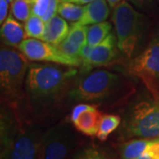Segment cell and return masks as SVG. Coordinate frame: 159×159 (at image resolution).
I'll return each instance as SVG.
<instances>
[{
    "instance_id": "cell-1",
    "label": "cell",
    "mask_w": 159,
    "mask_h": 159,
    "mask_svg": "<svg viewBox=\"0 0 159 159\" xmlns=\"http://www.w3.org/2000/svg\"><path fill=\"white\" fill-rule=\"evenodd\" d=\"M43 134L25 122L11 106L2 107L0 159H37Z\"/></svg>"
},
{
    "instance_id": "cell-2",
    "label": "cell",
    "mask_w": 159,
    "mask_h": 159,
    "mask_svg": "<svg viewBox=\"0 0 159 159\" xmlns=\"http://www.w3.org/2000/svg\"><path fill=\"white\" fill-rule=\"evenodd\" d=\"M77 74L72 66L51 64H29L25 91L32 104L45 107L59 98L66 90L70 80Z\"/></svg>"
},
{
    "instance_id": "cell-3",
    "label": "cell",
    "mask_w": 159,
    "mask_h": 159,
    "mask_svg": "<svg viewBox=\"0 0 159 159\" xmlns=\"http://www.w3.org/2000/svg\"><path fill=\"white\" fill-rule=\"evenodd\" d=\"M15 48L2 44L0 50V89L2 100L16 105L23 96L29 64Z\"/></svg>"
},
{
    "instance_id": "cell-4",
    "label": "cell",
    "mask_w": 159,
    "mask_h": 159,
    "mask_svg": "<svg viewBox=\"0 0 159 159\" xmlns=\"http://www.w3.org/2000/svg\"><path fill=\"white\" fill-rule=\"evenodd\" d=\"M111 20L115 27L117 47L123 56L131 59L145 29V16L126 0L114 8Z\"/></svg>"
},
{
    "instance_id": "cell-5",
    "label": "cell",
    "mask_w": 159,
    "mask_h": 159,
    "mask_svg": "<svg viewBox=\"0 0 159 159\" xmlns=\"http://www.w3.org/2000/svg\"><path fill=\"white\" fill-rule=\"evenodd\" d=\"M122 85L119 74L107 70H97L83 75L68 91L74 102L101 103L113 97Z\"/></svg>"
},
{
    "instance_id": "cell-6",
    "label": "cell",
    "mask_w": 159,
    "mask_h": 159,
    "mask_svg": "<svg viewBox=\"0 0 159 159\" xmlns=\"http://www.w3.org/2000/svg\"><path fill=\"white\" fill-rule=\"evenodd\" d=\"M120 133L125 138H159V100L142 99L134 102L124 115Z\"/></svg>"
},
{
    "instance_id": "cell-7",
    "label": "cell",
    "mask_w": 159,
    "mask_h": 159,
    "mask_svg": "<svg viewBox=\"0 0 159 159\" xmlns=\"http://www.w3.org/2000/svg\"><path fill=\"white\" fill-rule=\"evenodd\" d=\"M76 145V137L68 125H54L43 134L37 159H67Z\"/></svg>"
},
{
    "instance_id": "cell-8",
    "label": "cell",
    "mask_w": 159,
    "mask_h": 159,
    "mask_svg": "<svg viewBox=\"0 0 159 159\" xmlns=\"http://www.w3.org/2000/svg\"><path fill=\"white\" fill-rule=\"evenodd\" d=\"M25 57L31 61L54 63L72 67L81 66L80 58L69 57L64 54L57 46L53 45L43 40L28 38L21 43L18 48Z\"/></svg>"
},
{
    "instance_id": "cell-9",
    "label": "cell",
    "mask_w": 159,
    "mask_h": 159,
    "mask_svg": "<svg viewBox=\"0 0 159 159\" xmlns=\"http://www.w3.org/2000/svg\"><path fill=\"white\" fill-rule=\"evenodd\" d=\"M128 73L142 80L148 87L159 80V32L154 34L148 44L136 57L131 59Z\"/></svg>"
},
{
    "instance_id": "cell-10",
    "label": "cell",
    "mask_w": 159,
    "mask_h": 159,
    "mask_svg": "<svg viewBox=\"0 0 159 159\" xmlns=\"http://www.w3.org/2000/svg\"><path fill=\"white\" fill-rule=\"evenodd\" d=\"M102 116L96 106L79 103L73 109L70 119L76 130L88 136H95L99 130Z\"/></svg>"
},
{
    "instance_id": "cell-11",
    "label": "cell",
    "mask_w": 159,
    "mask_h": 159,
    "mask_svg": "<svg viewBox=\"0 0 159 159\" xmlns=\"http://www.w3.org/2000/svg\"><path fill=\"white\" fill-rule=\"evenodd\" d=\"M116 41L114 34L111 32L105 39L94 46L87 61L80 66L82 70L89 72L93 67L105 66L111 62L117 55Z\"/></svg>"
},
{
    "instance_id": "cell-12",
    "label": "cell",
    "mask_w": 159,
    "mask_h": 159,
    "mask_svg": "<svg viewBox=\"0 0 159 159\" xmlns=\"http://www.w3.org/2000/svg\"><path fill=\"white\" fill-rule=\"evenodd\" d=\"M2 43L9 47L18 49L23 41L27 39L25 28L10 13L6 21L1 26Z\"/></svg>"
},
{
    "instance_id": "cell-13",
    "label": "cell",
    "mask_w": 159,
    "mask_h": 159,
    "mask_svg": "<svg viewBox=\"0 0 159 159\" xmlns=\"http://www.w3.org/2000/svg\"><path fill=\"white\" fill-rule=\"evenodd\" d=\"M69 30L70 26L66 20L56 15L45 23V30L40 40L57 46L67 37Z\"/></svg>"
},
{
    "instance_id": "cell-14",
    "label": "cell",
    "mask_w": 159,
    "mask_h": 159,
    "mask_svg": "<svg viewBox=\"0 0 159 159\" xmlns=\"http://www.w3.org/2000/svg\"><path fill=\"white\" fill-rule=\"evenodd\" d=\"M110 8L106 0H94L84 6V12L78 23L81 25H93L103 22L109 17Z\"/></svg>"
},
{
    "instance_id": "cell-15",
    "label": "cell",
    "mask_w": 159,
    "mask_h": 159,
    "mask_svg": "<svg viewBox=\"0 0 159 159\" xmlns=\"http://www.w3.org/2000/svg\"><path fill=\"white\" fill-rule=\"evenodd\" d=\"M153 139H134L124 142L119 148L120 159H137L147 153Z\"/></svg>"
},
{
    "instance_id": "cell-16",
    "label": "cell",
    "mask_w": 159,
    "mask_h": 159,
    "mask_svg": "<svg viewBox=\"0 0 159 159\" xmlns=\"http://www.w3.org/2000/svg\"><path fill=\"white\" fill-rule=\"evenodd\" d=\"M111 24L107 21L90 25L88 29L87 43L92 47L97 45L102 40L106 38V36L111 33Z\"/></svg>"
},
{
    "instance_id": "cell-17",
    "label": "cell",
    "mask_w": 159,
    "mask_h": 159,
    "mask_svg": "<svg viewBox=\"0 0 159 159\" xmlns=\"http://www.w3.org/2000/svg\"><path fill=\"white\" fill-rule=\"evenodd\" d=\"M121 118L119 115L105 114L102 116V121L97 132V137L101 141L104 142L107 140L109 135L113 133L121 124Z\"/></svg>"
},
{
    "instance_id": "cell-18",
    "label": "cell",
    "mask_w": 159,
    "mask_h": 159,
    "mask_svg": "<svg viewBox=\"0 0 159 159\" xmlns=\"http://www.w3.org/2000/svg\"><path fill=\"white\" fill-rule=\"evenodd\" d=\"M34 0H12L11 13L20 22H26L33 13Z\"/></svg>"
},
{
    "instance_id": "cell-19",
    "label": "cell",
    "mask_w": 159,
    "mask_h": 159,
    "mask_svg": "<svg viewBox=\"0 0 159 159\" xmlns=\"http://www.w3.org/2000/svg\"><path fill=\"white\" fill-rule=\"evenodd\" d=\"M83 12H84V6L70 2L61 1L59 3L57 9V13L66 20H68L71 22H78L82 17Z\"/></svg>"
},
{
    "instance_id": "cell-20",
    "label": "cell",
    "mask_w": 159,
    "mask_h": 159,
    "mask_svg": "<svg viewBox=\"0 0 159 159\" xmlns=\"http://www.w3.org/2000/svg\"><path fill=\"white\" fill-rule=\"evenodd\" d=\"M28 37L41 39L45 30V21L43 18L32 13L24 25Z\"/></svg>"
},
{
    "instance_id": "cell-21",
    "label": "cell",
    "mask_w": 159,
    "mask_h": 159,
    "mask_svg": "<svg viewBox=\"0 0 159 159\" xmlns=\"http://www.w3.org/2000/svg\"><path fill=\"white\" fill-rule=\"evenodd\" d=\"M88 29L89 27L85 25H81L78 22H73L70 26L68 35L66 39L74 43V45L82 49L83 46L87 43Z\"/></svg>"
},
{
    "instance_id": "cell-22",
    "label": "cell",
    "mask_w": 159,
    "mask_h": 159,
    "mask_svg": "<svg viewBox=\"0 0 159 159\" xmlns=\"http://www.w3.org/2000/svg\"><path fill=\"white\" fill-rule=\"evenodd\" d=\"M72 159H109L102 151L97 148L89 147L78 150L72 157Z\"/></svg>"
},
{
    "instance_id": "cell-23",
    "label": "cell",
    "mask_w": 159,
    "mask_h": 159,
    "mask_svg": "<svg viewBox=\"0 0 159 159\" xmlns=\"http://www.w3.org/2000/svg\"><path fill=\"white\" fill-rule=\"evenodd\" d=\"M57 46V48L62 51L64 54L67 55L69 57H75V58H80V51L81 49L78 46L74 45V43H70L69 41L65 39L62 43H60Z\"/></svg>"
},
{
    "instance_id": "cell-24",
    "label": "cell",
    "mask_w": 159,
    "mask_h": 159,
    "mask_svg": "<svg viewBox=\"0 0 159 159\" xmlns=\"http://www.w3.org/2000/svg\"><path fill=\"white\" fill-rule=\"evenodd\" d=\"M60 2H61V0H51V3H50V5L48 6L45 13L42 17L43 20L45 21V23L48 20H50L51 18L57 15V9H58V6H59Z\"/></svg>"
},
{
    "instance_id": "cell-25",
    "label": "cell",
    "mask_w": 159,
    "mask_h": 159,
    "mask_svg": "<svg viewBox=\"0 0 159 159\" xmlns=\"http://www.w3.org/2000/svg\"><path fill=\"white\" fill-rule=\"evenodd\" d=\"M50 3H51V0H34L33 13L35 15H38L40 17H43Z\"/></svg>"
},
{
    "instance_id": "cell-26",
    "label": "cell",
    "mask_w": 159,
    "mask_h": 159,
    "mask_svg": "<svg viewBox=\"0 0 159 159\" xmlns=\"http://www.w3.org/2000/svg\"><path fill=\"white\" fill-rule=\"evenodd\" d=\"M8 0H0V23L6 21L7 19V11H8Z\"/></svg>"
},
{
    "instance_id": "cell-27",
    "label": "cell",
    "mask_w": 159,
    "mask_h": 159,
    "mask_svg": "<svg viewBox=\"0 0 159 159\" xmlns=\"http://www.w3.org/2000/svg\"><path fill=\"white\" fill-rule=\"evenodd\" d=\"M134 6L141 9V10H146L152 4V0H128Z\"/></svg>"
},
{
    "instance_id": "cell-28",
    "label": "cell",
    "mask_w": 159,
    "mask_h": 159,
    "mask_svg": "<svg viewBox=\"0 0 159 159\" xmlns=\"http://www.w3.org/2000/svg\"><path fill=\"white\" fill-rule=\"evenodd\" d=\"M63 2H70V3H74L76 5H80V6H82V5H88L89 4L90 2L94 1V0H61Z\"/></svg>"
},
{
    "instance_id": "cell-29",
    "label": "cell",
    "mask_w": 159,
    "mask_h": 159,
    "mask_svg": "<svg viewBox=\"0 0 159 159\" xmlns=\"http://www.w3.org/2000/svg\"><path fill=\"white\" fill-rule=\"evenodd\" d=\"M106 1L108 2L110 7H111V8H112V9H114V8L118 6V5H119L123 0H106Z\"/></svg>"
},
{
    "instance_id": "cell-30",
    "label": "cell",
    "mask_w": 159,
    "mask_h": 159,
    "mask_svg": "<svg viewBox=\"0 0 159 159\" xmlns=\"http://www.w3.org/2000/svg\"><path fill=\"white\" fill-rule=\"evenodd\" d=\"M137 159H154L148 153H145V154H143L142 156H141L140 157H138Z\"/></svg>"
},
{
    "instance_id": "cell-31",
    "label": "cell",
    "mask_w": 159,
    "mask_h": 159,
    "mask_svg": "<svg viewBox=\"0 0 159 159\" xmlns=\"http://www.w3.org/2000/svg\"><path fill=\"white\" fill-rule=\"evenodd\" d=\"M8 1H9V2H11V1H12V0H8Z\"/></svg>"
},
{
    "instance_id": "cell-32",
    "label": "cell",
    "mask_w": 159,
    "mask_h": 159,
    "mask_svg": "<svg viewBox=\"0 0 159 159\" xmlns=\"http://www.w3.org/2000/svg\"><path fill=\"white\" fill-rule=\"evenodd\" d=\"M157 1H158V2H159V0H157Z\"/></svg>"
}]
</instances>
